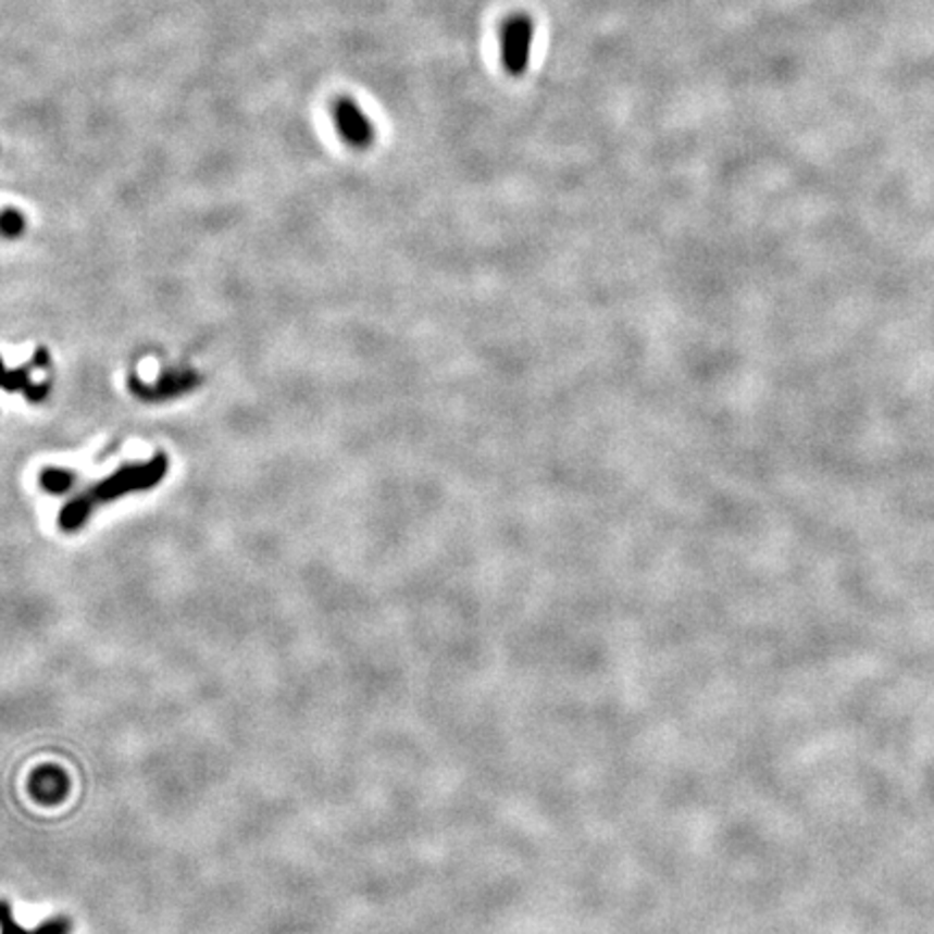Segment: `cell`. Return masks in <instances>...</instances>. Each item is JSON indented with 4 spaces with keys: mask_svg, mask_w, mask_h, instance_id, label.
<instances>
[{
    "mask_svg": "<svg viewBox=\"0 0 934 934\" xmlns=\"http://www.w3.org/2000/svg\"><path fill=\"white\" fill-rule=\"evenodd\" d=\"M165 470H167V461L163 457H159V459H154V461H150L146 465H130V468L117 472L109 481L100 483L89 496L85 494L78 500H74L72 505H67L63 509V513H61V528L67 531V533L78 531L87 522L89 513L100 502L117 498V496H124V494L135 491V489L152 487L154 483L161 481V476L165 474Z\"/></svg>",
    "mask_w": 934,
    "mask_h": 934,
    "instance_id": "cell-1",
    "label": "cell"
},
{
    "mask_svg": "<svg viewBox=\"0 0 934 934\" xmlns=\"http://www.w3.org/2000/svg\"><path fill=\"white\" fill-rule=\"evenodd\" d=\"M533 22L526 15H513L502 26V61L509 74L522 76L531 61Z\"/></svg>",
    "mask_w": 934,
    "mask_h": 934,
    "instance_id": "cell-2",
    "label": "cell"
},
{
    "mask_svg": "<svg viewBox=\"0 0 934 934\" xmlns=\"http://www.w3.org/2000/svg\"><path fill=\"white\" fill-rule=\"evenodd\" d=\"M336 124L345 141L358 150H364L373 144V126L369 117L360 111V107L353 100H338L336 104Z\"/></svg>",
    "mask_w": 934,
    "mask_h": 934,
    "instance_id": "cell-3",
    "label": "cell"
},
{
    "mask_svg": "<svg viewBox=\"0 0 934 934\" xmlns=\"http://www.w3.org/2000/svg\"><path fill=\"white\" fill-rule=\"evenodd\" d=\"M70 931H72V922L67 918H54L50 922H43L35 931H26L13 920L9 902L7 900L2 902V934H70Z\"/></svg>",
    "mask_w": 934,
    "mask_h": 934,
    "instance_id": "cell-4",
    "label": "cell"
},
{
    "mask_svg": "<svg viewBox=\"0 0 934 934\" xmlns=\"http://www.w3.org/2000/svg\"><path fill=\"white\" fill-rule=\"evenodd\" d=\"M72 481H74V476H72L70 472H65V470H48V472L41 476V485H43L48 491H54V494L65 491V489L72 485Z\"/></svg>",
    "mask_w": 934,
    "mask_h": 934,
    "instance_id": "cell-5",
    "label": "cell"
},
{
    "mask_svg": "<svg viewBox=\"0 0 934 934\" xmlns=\"http://www.w3.org/2000/svg\"><path fill=\"white\" fill-rule=\"evenodd\" d=\"M22 229H24V219H22V214H20V212H15V210H11V208H7V210H4V214H2V232H4V236H7V238L17 236Z\"/></svg>",
    "mask_w": 934,
    "mask_h": 934,
    "instance_id": "cell-6",
    "label": "cell"
}]
</instances>
